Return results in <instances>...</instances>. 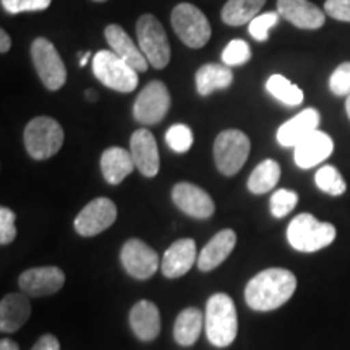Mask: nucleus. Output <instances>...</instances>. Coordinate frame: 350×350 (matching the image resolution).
Listing matches in <instances>:
<instances>
[{"label":"nucleus","mask_w":350,"mask_h":350,"mask_svg":"<svg viewBox=\"0 0 350 350\" xmlns=\"http://www.w3.org/2000/svg\"><path fill=\"white\" fill-rule=\"evenodd\" d=\"M297 278L291 271L271 268L258 273L245 287V301L255 312H273L292 299Z\"/></svg>","instance_id":"nucleus-1"},{"label":"nucleus","mask_w":350,"mask_h":350,"mask_svg":"<svg viewBox=\"0 0 350 350\" xmlns=\"http://www.w3.org/2000/svg\"><path fill=\"white\" fill-rule=\"evenodd\" d=\"M204 329L208 340L222 349L234 342L237 338L239 321L234 300L227 294H214L206 304L204 313Z\"/></svg>","instance_id":"nucleus-2"},{"label":"nucleus","mask_w":350,"mask_h":350,"mask_svg":"<svg viewBox=\"0 0 350 350\" xmlns=\"http://www.w3.org/2000/svg\"><path fill=\"white\" fill-rule=\"evenodd\" d=\"M336 239V227L329 222L318 221L313 214L295 216L287 227V240L295 250L313 253L323 250Z\"/></svg>","instance_id":"nucleus-3"},{"label":"nucleus","mask_w":350,"mask_h":350,"mask_svg":"<svg viewBox=\"0 0 350 350\" xmlns=\"http://www.w3.org/2000/svg\"><path fill=\"white\" fill-rule=\"evenodd\" d=\"M25 148L36 161L49 159L64 144V129L52 117H36L25 129Z\"/></svg>","instance_id":"nucleus-4"},{"label":"nucleus","mask_w":350,"mask_h":350,"mask_svg":"<svg viewBox=\"0 0 350 350\" xmlns=\"http://www.w3.org/2000/svg\"><path fill=\"white\" fill-rule=\"evenodd\" d=\"M93 73L104 86L119 93H131L138 86L137 70L112 51H99L93 57Z\"/></svg>","instance_id":"nucleus-5"},{"label":"nucleus","mask_w":350,"mask_h":350,"mask_svg":"<svg viewBox=\"0 0 350 350\" xmlns=\"http://www.w3.org/2000/svg\"><path fill=\"white\" fill-rule=\"evenodd\" d=\"M174 31L191 49H201L211 39V25L203 12L191 3H178L170 15Z\"/></svg>","instance_id":"nucleus-6"},{"label":"nucleus","mask_w":350,"mask_h":350,"mask_svg":"<svg viewBox=\"0 0 350 350\" xmlns=\"http://www.w3.org/2000/svg\"><path fill=\"white\" fill-rule=\"evenodd\" d=\"M137 38L139 49L152 68L163 70L170 62V44L164 26L154 15L139 16L137 21Z\"/></svg>","instance_id":"nucleus-7"},{"label":"nucleus","mask_w":350,"mask_h":350,"mask_svg":"<svg viewBox=\"0 0 350 350\" xmlns=\"http://www.w3.org/2000/svg\"><path fill=\"white\" fill-rule=\"evenodd\" d=\"M250 138L240 130H224L214 142V161L219 172L235 175L247 163L250 154Z\"/></svg>","instance_id":"nucleus-8"},{"label":"nucleus","mask_w":350,"mask_h":350,"mask_svg":"<svg viewBox=\"0 0 350 350\" xmlns=\"http://www.w3.org/2000/svg\"><path fill=\"white\" fill-rule=\"evenodd\" d=\"M31 59L42 85L49 91L60 90L67 81V68L49 39L36 38L31 44Z\"/></svg>","instance_id":"nucleus-9"},{"label":"nucleus","mask_w":350,"mask_h":350,"mask_svg":"<svg viewBox=\"0 0 350 350\" xmlns=\"http://www.w3.org/2000/svg\"><path fill=\"white\" fill-rule=\"evenodd\" d=\"M170 94L163 81H151L139 91L133 104L135 120L143 125H156L167 116Z\"/></svg>","instance_id":"nucleus-10"},{"label":"nucleus","mask_w":350,"mask_h":350,"mask_svg":"<svg viewBox=\"0 0 350 350\" xmlns=\"http://www.w3.org/2000/svg\"><path fill=\"white\" fill-rule=\"evenodd\" d=\"M120 261L126 273L135 279H150L159 269L161 261L157 253L143 240L130 239L122 247Z\"/></svg>","instance_id":"nucleus-11"},{"label":"nucleus","mask_w":350,"mask_h":350,"mask_svg":"<svg viewBox=\"0 0 350 350\" xmlns=\"http://www.w3.org/2000/svg\"><path fill=\"white\" fill-rule=\"evenodd\" d=\"M117 219V206L109 198H96L75 217V230L81 237H94L109 229Z\"/></svg>","instance_id":"nucleus-12"},{"label":"nucleus","mask_w":350,"mask_h":350,"mask_svg":"<svg viewBox=\"0 0 350 350\" xmlns=\"http://www.w3.org/2000/svg\"><path fill=\"white\" fill-rule=\"evenodd\" d=\"M65 284V274L55 266L26 269L18 278V286L28 297H47L59 292Z\"/></svg>","instance_id":"nucleus-13"},{"label":"nucleus","mask_w":350,"mask_h":350,"mask_svg":"<svg viewBox=\"0 0 350 350\" xmlns=\"http://www.w3.org/2000/svg\"><path fill=\"white\" fill-rule=\"evenodd\" d=\"M172 200L182 213L195 219H208L214 214V201L203 188L193 183L180 182L174 187Z\"/></svg>","instance_id":"nucleus-14"},{"label":"nucleus","mask_w":350,"mask_h":350,"mask_svg":"<svg viewBox=\"0 0 350 350\" xmlns=\"http://www.w3.org/2000/svg\"><path fill=\"white\" fill-rule=\"evenodd\" d=\"M130 152L135 165L144 177H154L159 172V150L150 130L139 129L131 135Z\"/></svg>","instance_id":"nucleus-15"},{"label":"nucleus","mask_w":350,"mask_h":350,"mask_svg":"<svg viewBox=\"0 0 350 350\" xmlns=\"http://www.w3.org/2000/svg\"><path fill=\"white\" fill-rule=\"evenodd\" d=\"M334 151V142L325 131H313L294 148L295 164L300 169H312L327 159Z\"/></svg>","instance_id":"nucleus-16"},{"label":"nucleus","mask_w":350,"mask_h":350,"mask_svg":"<svg viewBox=\"0 0 350 350\" xmlns=\"http://www.w3.org/2000/svg\"><path fill=\"white\" fill-rule=\"evenodd\" d=\"M278 12L284 20L300 29H318L325 25V12L308 0H278Z\"/></svg>","instance_id":"nucleus-17"},{"label":"nucleus","mask_w":350,"mask_h":350,"mask_svg":"<svg viewBox=\"0 0 350 350\" xmlns=\"http://www.w3.org/2000/svg\"><path fill=\"white\" fill-rule=\"evenodd\" d=\"M196 258V243L191 239H180L174 242L164 253L161 261L163 274L169 279H177L185 275L193 268Z\"/></svg>","instance_id":"nucleus-18"},{"label":"nucleus","mask_w":350,"mask_h":350,"mask_svg":"<svg viewBox=\"0 0 350 350\" xmlns=\"http://www.w3.org/2000/svg\"><path fill=\"white\" fill-rule=\"evenodd\" d=\"M319 122V112L317 109L308 107L300 113H297L294 119L287 120L286 124L279 126L278 130V142L284 148H295L301 139L312 135L313 131L318 130Z\"/></svg>","instance_id":"nucleus-19"},{"label":"nucleus","mask_w":350,"mask_h":350,"mask_svg":"<svg viewBox=\"0 0 350 350\" xmlns=\"http://www.w3.org/2000/svg\"><path fill=\"white\" fill-rule=\"evenodd\" d=\"M104 36H106V41L111 46L112 52H116L122 60H125L137 72H146L150 62H148L142 49H138L137 44L131 41V38L122 26L109 25L106 31H104Z\"/></svg>","instance_id":"nucleus-20"},{"label":"nucleus","mask_w":350,"mask_h":350,"mask_svg":"<svg viewBox=\"0 0 350 350\" xmlns=\"http://www.w3.org/2000/svg\"><path fill=\"white\" fill-rule=\"evenodd\" d=\"M235 243H237V235L232 229L217 232L201 250L198 260H196L198 269L203 271V273H209V271L217 268L219 265H222L227 260V256L234 250Z\"/></svg>","instance_id":"nucleus-21"},{"label":"nucleus","mask_w":350,"mask_h":350,"mask_svg":"<svg viewBox=\"0 0 350 350\" xmlns=\"http://www.w3.org/2000/svg\"><path fill=\"white\" fill-rule=\"evenodd\" d=\"M130 326L138 339L150 342L159 336L161 314L157 306L150 300H139L130 312Z\"/></svg>","instance_id":"nucleus-22"},{"label":"nucleus","mask_w":350,"mask_h":350,"mask_svg":"<svg viewBox=\"0 0 350 350\" xmlns=\"http://www.w3.org/2000/svg\"><path fill=\"white\" fill-rule=\"evenodd\" d=\"M31 317V304L26 294L5 295L0 301V329L15 332Z\"/></svg>","instance_id":"nucleus-23"},{"label":"nucleus","mask_w":350,"mask_h":350,"mask_svg":"<svg viewBox=\"0 0 350 350\" xmlns=\"http://www.w3.org/2000/svg\"><path fill=\"white\" fill-rule=\"evenodd\" d=\"M135 169H137V165H135L131 152L124 150V148L112 146L100 156V172L111 185H119Z\"/></svg>","instance_id":"nucleus-24"},{"label":"nucleus","mask_w":350,"mask_h":350,"mask_svg":"<svg viewBox=\"0 0 350 350\" xmlns=\"http://www.w3.org/2000/svg\"><path fill=\"white\" fill-rule=\"evenodd\" d=\"M234 81V73L224 64H206L196 72V90L201 96H209L216 90H226Z\"/></svg>","instance_id":"nucleus-25"},{"label":"nucleus","mask_w":350,"mask_h":350,"mask_svg":"<svg viewBox=\"0 0 350 350\" xmlns=\"http://www.w3.org/2000/svg\"><path fill=\"white\" fill-rule=\"evenodd\" d=\"M204 327V317L198 308H185L180 312L174 325V338L177 344L188 347L198 340Z\"/></svg>","instance_id":"nucleus-26"},{"label":"nucleus","mask_w":350,"mask_h":350,"mask_svg":"<svg viewBox=\"0 0 350 350\" xmlns=\"http://www.w3.org/2000/svg\"><path fill=\"white\" fill-rule=\"evenodd\" d=\"M266 0H227L222 7L221 18L229 26H242L250 23L265 7Z\"/></svg>","instance_id":"nucleus-27"},{"label":"nucleus","mask_w":350,"mask_h":350,"mask_svg":"<svg viewBox=\"0 0 350 350\" xmlns=\"http://www.w3.org/2000/svg\"><path fill=\"white\" fill-rule=\"evenodd\" d=\"M281 178V167L274 159L262 161L253 169V172L248 178V190L255 195L268 193L278 185Z\"/></svg>","instance_id":"nucleus-28"},{"label":"nucleus","mask_w":350,"mask_h":350,"mask_svg":"<svg viewBox=\"0 0 350 350\" xmlns=\"http://www.w3.org/2000/svg\"><path fill=\"white\" fill-rule=\"evenodd\" d=\"M266 90L275 99L286 104V106H299L301 100H304V91L282 75L269 77V80L266 81Z\"/></svg>","instance_id":"nucleus-29"},{"label":"nucleus","mask_w":350,"mask_h":350,"mask_svg":"<svg viewBox=\"0 0 350 350\" xmlns=\"http://www.w3.org/2000/svg\"><path fill=\"white\" fill-rule=\"evenodd\" d=\"M314 182H317L319 190L332 196L342 195L347 190L344 177L334 165H325V167L318 169L317 175H314Z\"/></svg>","instance_id":"nucleus-30"},{"label":"nucleus","mask_w":350,"mask_h":350,"mask_svg":"<svg viewBox=\"0 0 350 350\" xmlns=\"http://www.w3.org/2000/svg\"><path fill=\"white\" fill-rule=\"evenodd\" d=\"M299 203V195L295 191L287 190V188H281V190L274 191L269 200V211L274 217L281 219L286 217L287 214L294 211V208Z\"/></svg>","instance_id":"nucleus-31"},{"label":"nucleus","mask_w":350,"mask_h":350,"mask_svg":"<svg viewBox=\"0 0 350 350\" xmlns=\"http://www.w3.org/2000/svg\"><path fill=\"white\" fill-rule=\"evenodd\" d=\"M165 142H167L170 150L178 152V154H183L193 144V133H191L190 126L183 124L172 125L165 133Z\"/></svg>","instance_id":"nucleus-32"},{"label":"nucleus","mask_w":350,"mask_h":350,"mask_svg":"<svg viewBox=\"0 0 350 350\" xmlns=\"http://www.w3.org/2000/svg\"><path fill=\"white\" fill-rule=\"evenodd\" d=\"M252 59V51L248 42L242 39H234L227 44V47L222 52V64L227 67H234V65H243Z\"/></svg>","instance_id":"nucleus-33"},{"label":"nucleus","mask_w":350,"mask_h":350,"mask_svg":"<svg viewBox=\"0 0 350 350\" xmlns=\"http://www.w3.org/2000/svg\"><path fill=\"white\" fill-rule=\"evenodd\" d=\"M279 16L281 15H279L278 12H266L262 13V15H258L250 21L248 31H250V34L256 39V41H266V39L269 38V29L278 25Z\"/></svg>","instance_id":"nucleus-34"},{"label":"nucleus","mask_w":350,"mask_h":350,"mask_svg":"<svg viewBox=\"0 0 350 350\" xmlns=\"http://www.w3.org/2000/svg\"><path fill=\"white\" fill-rule=\"evenodd\" d=\"M329 88L336 96H350V62L340 64L332 72Z\"/></svg>","instance_id":"nucleus-35"},{"label":"nucleus","mask_w":350,"mask_h":350,"mask_svg":"<svg viewBox=\"0 0 350 350\" xmlns=\"http://www.w3.org/2000/svg\"><path fill=\"white\" fill-rule=\"evenodd\" d=\"M52 0H0L3 10L8 13L42 12L51 5Z\"/></svg>","instance_id":"nucleus-36"},{"label":"nucleus","mask_w":350,"mask_h":350,"mask_svg":"<svg viewBox=\"0 0 350 350\" xmlns=\"http://www.w3.org/2000/svg\"><path fill=\"white\" fill-rule=\"evenodd\" d=\"M16 216L12 209L5 206L0 208V243L8 245L12 243L16 237V227H15Z\"/></svg>","instance_id":"nucleus-37"},{"label":"nucleus","mask_w":350,"mask_h":350,"mask_svg":"<svg viewBox=\"0 0 350 350\" xmlns=\"http://www.w3.org/2000/svg\"><path fill=\"white\" fill-rule=\"evenodd\" d=\"M325 13L331 18L350 23V0H326Z\"/></svg>","instance_id":"nucleus-38"},{"label":"nucleus","mask_w":350,"mask_h":350,"mask_svg":"<svg viewBox=\"0 0 350 350\" xmlns=\"http://www.w3.org/2000/svg\"><path fill=\"white\" fill-rule=\"evenodd\" d=\"M31 350H60V344L55 336L44 334L42 338L34 344V347Z\"/></svg>","instance_id":"nucleus-39"},{"label":"nucleus","mask_w":350,"mask_h":350,"mask_svg":"<svg viewBox=\"0 0 350 350\" xmlns=\"http://www.w3.org/2000/svg\"><path fill=\"white\" fill-rule=\"evenodd\" d=\"M10 46H12L10 36H8L5 29H0V52L5 54V52L10 51Z\"/></svg>","instance_id":"nucleus-40"},{"label":"nucleus","mask_w":350,"mask_h":350,"mask_svg":"<svg viewBox=\"0 0 350 350\" xmlns=\"http://www.w3.org/2000/svg\"><path fill=\"white\" fill-rule=\"evenodd\" d=\"M0 350H20V347L12 339H2L0 340Z\"/></svg>","instance_id":"nucleus-41"},{"label":"nucleus","mask_w":350,"mask_h":350,"mask_svg":"<svg viewBox=\"0 0 350 350\" xmlns=\"http://www.w3.org/2000/svg\"><path fill=\"white\" fill-rule=\"evenodd\" d=\"M90 57H91V52H86V54L81 57V60H80L81 67H86V64H88V60H90Z\"/></svg>","instance_id":"nucleus-42"},{"label":"nucleus","mask_w":350,"mask_h":350,"mask_svg":"<svg viewBox=\"0 0 350 350\" xmlns=\"http://www.w3.org/2000/svg\"><path fill=\"white\" fill-rule=\"evenodd\" d=\"M86 98L90 99V100H96V94H94L91 90H88V91H86Z\"/></svg>","instance_id":"nucleus-43"},{"label":"nucleus","mask_w":350,"mask_h":350,"mask_svg":"<svg viewBox=\"0 0 350 350\" xmlns=\"http://www.w3.org/2000/svg\"><path fill=\"white\" fill-rule=\"evenodd\" d=\"M345 111H347V116L350 119V96H347V100H345Z\"/></svg>","instance_id":"nucleus-44"},{"label":"nucleus","mask_w":350,"mask_h":350,"mask_svg":"<svg viewBox=\"0 0 350 350\" xmlns=\"http://www.w3.org/2000/svg\"><path fill=\"white\" fill-rule=\"evenodd\" d=\"M94 2H107V0H94Z\"/></svg>","instance_id":"nucleus-45"}]
</instances>
